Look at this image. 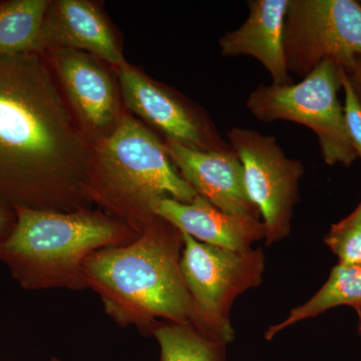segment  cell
I'll list each match as a JSON object with an SVG mask.
<instances>
[{"label":"cell","instance_id":"6da1fadb","mask_svg":"<svg viewBox=\"0 0 361 361\" xmlns=\"http://www.w3.org/2000/svg\"><path fill=\"white\" fill-rule=\"evenodd\" d=\"M94 148L54 85L44 54H0V203L90 209Z\"/></svg>","mask_w":361,"mask_h":361},{"label":"cell","instance_id":"7a4b0ae2","mask_svg":"<svg viewBox=\"0 0 361 361\" xmlns=\"http://www.w3.org/2000/svg\"><path fill=\"white\" fill-rule=\"evenodd\" d=\"M182 234L156 217L123 246L90 254L82 265L85 285L99 293L118 324L152 330L158 318L196 326L193 303L180 272Z\"/></svg>","mask_w":361,"mask_h":361},{"label":"cell","instance_id":"3957f363","mask_svg":"<svg viewBox=\"0 0 361 361\" xmlns=\"http://www.w3.org/2000/svg\"><path fill=\"white\" fill-rule=\"evenodd\" d=\"M13 210L16 225L0 243V262L26 290L87 288L82 265L90 254L126 245L139 236L122 221L90 209Z\"/></svg>","mask_w":361,"mask_h":361},{"label":"cell","instance_id":"277c9868","mask_svg":"<svg viewBox=\"0 0 361 361\" xmlns=\"http://www.w3.org/2000/svg\"><path fill=\"white\" fill-rule=\"evenodd\" d=\"M90 201L137 234L152 222L161 199L192 203L199 196L183 179L161 142L139 121L123 116L94 148Z\"/></svg>","mask_w":361,"mask_h":361},{"label":"cell","instance_id":"5b68a950","mask_svg":"<svg viewBox=\"0 0 361 361\" xmlns=\"http://www.w3.org/2000/svg\"><path fill=\"white\" fill-rule=\"evenodd\" d=\"M342 68L332 61L316 66L301 82L257 85L246 101L247 110L261 122L288 121L310 128L329 166L348 168L358 159L338 99Z\"/></svg>","mask_w":361,"mask_h":361},{"label":"cell","instance_id":"8992f818","mask_svg":"<svg viewBox=\"0 0 361 361\" xmlns=\"http://www.w3.org/2000/svg\"><path fill=\"white\" fill-rule=\"evenodd\" d=\"M180 234V272L193 303L196 326L228 343L234 338L229 319L233 301L257 286L264 256L260 250H230Z\"/></svg>","mask_w":361,"mask_h":361},{"label":"cell","instance_id":"52a82bcc","mask_svg":"<svg viewBox=\"0 0 361 361\" xmlns=\"http://www.w3.org/2000/svg\"><path fill=\"white\" fill-rule=\"evenodd\" d=\"M284 49L289 73L301 78L325 61L348 70L361 56L360 2L290 0Z\"/></svg>","mask_w":361,"mask_h":361},{"label":"cell","instance_id":"ba28073f","mask_svg":"<svg viewBox=\"0 0 361 361\" xmlns=\"http://www.w3.org/2000/svg\"><path fill=\"white\" fill-rule=\"evenodd\" d=\"M227 137L243 166L247 194L262 216L266 243L280 241L290 234L302 164L285 155L273 135L235 127Z\"/></svg>","mask_w":361,"mask_h":361},{"label":"cell","instance_id":"9c48e42d","mask_svg":"<svg viewBox=\"0 0 361 361\" xmlns=\"http://www.w3.org/2000/svg\"><path fill=\"white\" fill-rule=\"evenodd\" d=\"M116 68L126 106L169 141L206 152L231 149L208 116L129 63Z\"/></svg>","mask_w":361,"mask_h":361},{"label":"cell","instance_id":"30bf717a","mask_svg":"<svg viewBox=\"0 0 361 361\" xmlns=\"http://www.w3.org/2000/svg\"><path fill=\"white\" fill-rule=\"evenodd\" d=\"M171 161L199 196L223 212L258 217V209L247 194L244 170L234 149L206 152L166 141Z\"/></svg>","mask_w":361,"mask_h":361},{"label":"cell","instance_id":"8fae6325","mask_svg":"<svg viewBox=\"0 0 361 361\" xmlns=\"http://www.w3.org/2000/svg\"><path fill=\"white\" fill-rule=\"evenodd\" d=\"M42 54L49 49L90 52L116 68L125 66L111 26L96 6L85 0L51 1L40 33Z\"/></svg>","mask_w":361,"mask_h":361},{"label":"cell","instance_id":"7c38bea8","mask_svg":"<svg viewBox=\"0 0 361 361\" xmlns=\"http://www.w3.org/2000/svg\"><path fill=\"white\" fill-rule=\"evenodd\" d=\"M290 0H249V14L243 25L221 37V54L248 56L262 63L272 84H294L287 68L284 27Z\"/></svg>","mask_w":361,"mask_h":361},{"label":"cell","instance_id":"4fadbf2b","mask_svg":"<svg viewBox=\"0 0 361 361\" xmlns=\"http://www.w3.org/2000/svg\"><path fill=\"white\" fill-rule=\"evenodd\" d=\"M154 214L197 241L220 248L250 250L254 242L265 238V227L258 217L223 212L201 196L192 203L161 199Z\"/></svg>","mask_w":361,"mask_h":361},{"label":"cell","instance_id":"5bb4252c","mask_svg":"<svg viewBox=\"0 0 361 361\" xmlns=\"http://www.w3.org/2000/svg\"><path fill=\"white\" fill-rule=\"evenodd\" d=\"M45 52L51 54L71 103L85 127L102 133L116 126L118 99L115 85L96 59L75 49H54Z\"/></svg>","mask_w":361,"mask_h":361},{"label":"cell","instance_id":"9a60e30c","mask_svg":"<svg viewBox=\"0 0 361 361\" xmlns=\"http://www.w3.org/2000/svg\"><path fill=\"white\" fill-rule=\"evenodd\" d=\"M341 305L351 306L356 311L361 310V264H337L322 288L307 302L292 310L284 322L272 325L265 332V337L272 339L278 332L297 322Z\"/></svg>","mask_w":361,"mask_h":361},{"label":"cell","instance_id":"2e32d148","mask_svg":"<svg viewBox=\"0 0 361 361\" xmlns=\"http://www.w3.org/2000/svg\"><path fill=\"white\" fill-rule=\"evenodd\" d=\"M49 0L0 1V54H40Z\"/></svg>","mask_w":361,"mask_h":361},{"label":"cell","instance_id":"e0dca14e","mask_svg":"<svg viewBox=\"0 0 361 361\" xmlns=\"http://www.w3.org/2000/svg\"><path fill=\"white\" fill-rule=\"evenodd\" d=\"M161 361H225V342L189 323H165L152 330Z\"/></svg>","mask_w":361,"mask_h":361},{"label":"cell","instance_id":"ac0fdd59","mask_svg":"<svg viewBox=\"0 0 361 361\" xmlns=\"http://www.w3.org/2000/svg\"><path fill=\"white\" fill-rule=\"evenodd\" d=\"M324 242L338 258V264H361V201L350 215L332 225Z\"/></svg>","mask_w":361,"mask_h":361},{"label":"cell","instance_id":"d6986e66","mask_svg":"<svg viewBox=\"0 0 361 361\" xmlns=\"http://www.w3.org/2000/svg\"><path fill=\"white\" fill-rule=\"evenodd\" d=\"M341 82L342 89L345 94L343 115L346 130L358 158L361 159V103L343 68H342Z\"/></svg>","mask_w":361,"mask_h":361},{"label":"cell","instance_id":"ffe728a7","mask_svg":"<svg viewBox=\"0 0 361 361\" xmlns=\"http://www.w3.org/2000/svg\"><path fill=\"white\" fill-rule=\"evenodd\" d=\"M16 222V215L13 208L0 203V243L13 231Z\"/></svg>","mask_w":361,"mask_h":361},{"label":"cell","instance_id":"44dd1931","mask_svg":"<svg viewBox=\"0 0 361 361\" xmlns=\"http://www.w3.org/2000/svg\"><path fill=\"white\" fill-rule=\"evenodd\" d=\"M344 71L361 103V56H356L353 65Z\"/></svg>","mask_w":361,"mask_h":361},{"label":"cell","instance_id":"7402d4cb","mask_svg":"<svg viewBox=\"0 0 361 361\" xmlns=\"http://www.w3.org/2000/svg\"><path fill=\"white\" fill-rule=\"evenodd\" d=\"M356 312H357L358 317H360V322L361 323V310L356 311Z\"/></svg>","mask_w":361,"mask_h":361},{"label":"cell","instance_id":"603a6c76","mask_svg":"<svg viewBox=\"0 0 361 361\" xmlns=\"http://www.w3.org/2000/svg\"><path fill=\"white\" fill-rule=\"evenodd\" d=\"M51 361H61V360H58V358L54 357V358H52V360Z\"/></svg>","mask_w":361,"mask_h":361},{"label":"cell","instance_id":"cb8c5ba5","mask_svg":"<svg viewBox=\"0 0 361 361\" xmlns=\"http://www.w3.org/2000/svg\"><path fill=\"white\" fill-rule=\"evenodd\" d=\"M360 336H361V323L360 322Z\"/></svg>","mask_w":361,"mask_h":361},{"label":"cell","instance_id":"d4e9b609","mask_svg":"<svg viewBox=\"0 0 361 361\" xmlns=\"http://www.w3.org/2000/svg\"><path fill=\"white\" fill-rule=\"evenodd\" d=\"M360 4H361V2H360Z\"/></svg>","mask_w":361,"mask_h":361}]
</instances>
